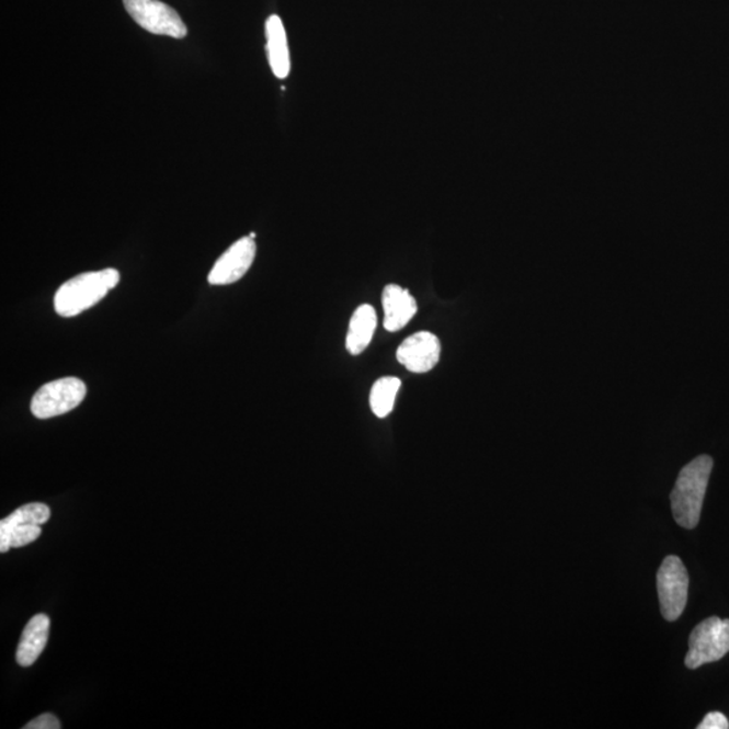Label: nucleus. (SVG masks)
<instances>
[{
	"label": "nucleus",
	"mask_w": 729,
	"mask_h": 729,
	"mask_svg": "<svg viewBox=\"0 0 729 729\" xmlns=\"http://www.w3.org/2000/svg\"><path fill=\"white\" fill-rule=\"evenodd\" d=\"M121 274L114 267L81 273L57 289L55 310L60 317L73 318L103 300L119 284Z\"/></svg>",
	"instance_id": "obj_2"
},
{
	"label": "nucleus",
	"mask_w": 729,
	"mask_h": 729,
	"mask_svg": "<svg viewBox=\"0 0 729 729\" xmlns=\"http://www.w3.org/2000/svg\"><path fill=\"white\" fill-rule=\"evenodd\" d=\"M87 395L84 381L78 377H66L45 384L33 396L31 410L38 419H50L71 412L81 405Z\"/></svg>",
	"instance_id": "obj_4"
},
{
	"label": "nucleus",
	"mask_w": 729,
	"mask_h": 729,
	"mask_svg": "<svg viewBox=\"0 0 729 729\" xmlns=\"http://www.w3.org/2000/svg\"><path fill=\"white\" fill-rule=\"evenodd\" d=\"M267 56L272 72L278 79L288 78L291 72V57L287 33L278 15H271L266 21Z\"/></svg>",
	"instance_id": "obj_11"
},
{
	"label": "nucleus",
	"mask_w": 729,
	"mask_h": 729,
	"mask_svg": "<svg viewBox=\"0 0 729 729\" xmlns=\"http://www.w3.org/2000/svg\"><path fill=\"white\" fill-rule=\"evenodd\" d=\"M440 338L429 331H420L402 341L398 349L399 363L412 373L433 371L441 360Z\"/></svg>",
	"instance_id": "obj_8"
},
{
	"label": "nucleus",
	"mask_w": 729,
	"mask_h": 729,
	"mask_svg": "<svg viewBox=\"0 0 729 729\" xmlns=\"http://www.w3.org/2000/svg\"><path fill=\"white\" fill-rule=\"evenodd\" d=\"M661 612L668 622H675L684 612L690 592V574L679 557L670 556L657 573Z\"/></svg>",
	"instance_id": "obj_6"
},
{
	"label": "nucleus",
	"mask_w": 729,
	"mask_h": 729,
	"mask_svg": "<svg viewBox=\"0 0 729 729\" xmlns=\"http://www.w3.org/2000/svg\"><path fill=\"white\" fill-rule=\"evenodd\" d=\"M401 381L398 377H381L371 390V408L378 418H387L394 410Z\"/></svg>",
	"instance_id": "obj_14"
},
{
	"label": "nucleus",
	"mask_w": 729,
	"mask_h": 729,
	"mask_svg": "<svg viewBox=\"0 0 729 729\" xmlns=\"http://www.w3.org/2000/svg\"><path fill=\"white\" fill-rule=\"evenodd\" d=\"M50 619L44 614L33 616L23 629L22 637L16 650V662L22 668L32 667L48 643Z\"/></svg>",
	"instance_id": "obj_10"
},
{
	"label": "nucleus",
	"mask_w": 729,
	"mask_h": 729,
	"mask_svg": "<svg viewBox=\"0 0 729 729\" xmlns=\"http://www.w3.org/2000/svg\"><path fill=\"white\" fill-rule=\"evenodd\" d=\"M377 328V314L371 305L357 308L350 319L346 337V349L352 355H358L369 346L373 334Z\"/></svg>",
	"instance_id": "obj_12"
},
{
	"label": "nucleus",
	"mask_w": 729,
	"mask_h": 729,
	"mask_svg": "<svg viewBox=\"0 0 729 729\" xmlns=\"http://www.w3.org/2000/svg\"><path fill=\"white\" fill-rule=\"evenodd\" d=\"M729 652V620L711 616L699 623L690 637V651L685 658L687 669L720 661Z\"/></svg>",
	"instance_id": "obj_3"
},
{
	"label": "nucleus",
	"mask_w": 729,
	"mask_h": 729,
	"mask_svg": "<svg viewBox=\"0 0 729 729\" xmlns=\"http://www.w3.org/2000/svg\"><path fill=\"white\" fill-rule=\"evenodd\" d=\"M255 242L252 237H243L232 243L208 274L212 285H230L241 280L248 273L255 259Z\"/></svg>",
	"instance_id": "obj_7"
},
{
	"label": "nucleus",
	"mask_w": 729,
	"mask_h": 729,
	"mask_svg": "<svg viewBox=\"0 0 729 729\" xmlns=\"http://www.w3.org/2000/svg\"><path fill=\"white\" fill-rule=\"evenodd\" d=\"M43 534L39 524L0 522V553H8L11 548H21L33 544Z\"/></svg>",
	"instance_id": "obj_13"
},
{
	"label": "nucleus",
	"mask_w": 729,
	"mask_h": 729,
	"mask_svg": "<svg viewBox=\"0 0 729 729\" xmlns=\"http://www.w3.org/2000/svg\"><path fill=\"white\" fill-rule=\"evenodd\" d=\"M124 4L133 21L146 32L176 39L189 34L178 11L160 0H124Z\"/></svg>",
	"instance_id": "obj_5"
},
{
	"label": "nucleus",
	"mask_w": 729,
	"mask_h": 729,
	"mask_svg": "<svg viewBox=\"0 0 729 729\" xmlns=\"http://www.w3.org/2000/svg\"><path fill=\"white\" fill-rule=\"evenodd\" d=\"M714 459L699 456L680 471L670 496L673 516L681 527L693 529L699 522Z\"/></svg>",
	"instance_id": "obj_1"
},
{
	"label": "nucleus",
	"mask_w": 729,
	"mask_h": 729,
	"mask_svg": "<svg viewBox=\"0 0 729 729\" xmlns=\"http://www.w3.org/2000/svg\"><path fill=\"white\" fill-rule=\"evenodd\" d=\"M383 307L385 312L384 328L389 332H396L406 328L408 322L418 312L415 297L408 289L399 285L390 284L383 292Z\"/></svg>",
	"instance_id": "obj_9"
},
{
	"label": "nucleus",
	"mask_w": 729,
	"mask_h": 729,
	"mask_svg": "<svg viewBox=\"0 0 729 729\" xmlns=\"http://www.w3.org/2000/svg\"><path fill=\"white\" fill-rule=\"evenodd\" d=\"M698 729H728L729 722L725 715L720 711H710L705 719L702 721V725L697 727Z\"/></svg>",
	"instance_id": "obj_16"
},
{
	"label": "nucleus",
	"mask_w": 729,
	"mask_h": 729,
	"mask_svg": "<svg viewBox=\"0 0 729 729\" xmlns=\"http://www.w3.org/2000/svg\"><path fill=\"white\" fill-rule=\"evenodd\" d=\"M25 729H60L61 722L57 719L55 715L44 714L37 717V719L27 722Z\"/></svg>",
	"instance_id": "obj_15"
}]
</instances>
